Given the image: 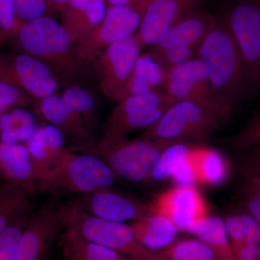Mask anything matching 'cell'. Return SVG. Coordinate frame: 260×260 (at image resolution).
Returning <instances> with one entry per match:
<instances>
[{"instance_id": "6da1fadb", "label": "cell", "mask_w": 260, "mask_h": 260, "mask_svg": "<svg viewBox=\"0 0 260 260\" xmlns=\"http://www.w3.org/2000/svg\"><path fill=\"white\" fill-rule=\"evenodd\" d=\"M220 103L233 113L249 92L242 56L223 19H214L197 50Z\"/></svg>"}, {"instance_id": "7a4b0ae2", "label": "cell", "mask_w": 260, "mask_h": 260, "mask_svg": "<svg viewBox=\"0 0 260 260\" xmlns=\"http://www.w3.org/2000/svg\"><path fill=\"white\" fill-rule=\"evenodd\" d=\"M22 52L47 65L60 83L78 84L84 77L75 44L61 23L49 16L25 22L15 37Z\"/></svg>"}, {"instance_id": "3957f363", "label": "cell", "mask_w": 260, "mask_h": 260, "mask_svg": "<svg viewBox=\"0 0 260 260\" xmlns=\"http://www.w3.org/2000/svg\"><path fill=\"white\" fill-rule=\"evenodd\" d=\"M117 176L93 154L66 148L50 167L38 171L36 191L42 194L83 195L109 188Z\"/></svg>"}, {"instance_id": "277c9868", "label": "cell", "mask_w": 260, "mask_h": 260, "mask_svg": "<svg viewBox=\"0 0 260 260\" xmlns=\"http://www.w3.org/2000/svg\"><path fill=\"white\" fill-rule=\"evenodd\" d=\"M55 210L62 229L76 233L86 240L133 260H167L162 251H150L142 245L129 225L90 215L75 199L59 205Z\"/></svg>"}, {"instance_id": "5b68a950", "label": "cell", "mask_w": 260, "mask_h": 260, "mask_svg": "<svg viewBox=\"0 0 260 260\" xmlns=\"http://www.w3.org/2000/svg\"><path fill=\"white\" fill-rule=\"evenodd\" d=\"M227 121L218 113L195 103L178 101L140 137L198 144L218 132Z\"/></svg>"}, {"instance_id": "8992f818", "label": "cell", "mask_w": 260, "mask_h": 260, "mask_svg": "<svg viewBox=\"0 0 260 260\" xmlns=\"http://www.w3.org/2000/svg\"><path fill=\"white\" fill-rule=\"evenodd\" d=\"M176 142L139 138L107 143L98 140L85 151L107 162L117 177L133 182L150 179L160 154Z\"/></svg>"}, {"instance_id": "52a82bcc", "label": "cell", "mask_w": 260, "mask_h": 260, "mask_svg": "<svg viewBox=\"0 0 260 260\" xmlns=\"http://www.w3.org/2000/svg\"><path fill=\"white\" fill-rule=\"evenodd\" d=\"M176 102L164 90L128 95L118 102L104 126L101 141L112 143L155 124Z\"/></svg>"}, {"instance_id": "ba28073f", "label": "cell", "mask_w": 260, "mask_h": 260, "mask_svg": "<svg viewBox=\"0 0 260 260\" xmlns=\"http://www.w3.org/2000/svg\"><path fill=\"white\" fill-rule=\"evenodd\" d=\"M222 19L242 56L249 92L255 91L260 80L259 1L240 0Z\"/></svg>"}, {"instance_id": "9c48e42d", "label": "cell", "mask_w": 260, "mask_h": 260, "mask_svg": "<svg viewBox=\"0 0 260 260\" xmlns=\"http://www.w3.org/2000/svg\"><path fill=\"white\" fill-rule=\"evenodd\" d=\"M143 48L136 32L108 46L95 56L93 61L99 87L108 99L119 102L126 97L130 75Z\"/></svg>"}, {"instance_id": "30bf717a", "label": "cell", "mask_w": 260, "mask_h": 260, "mask_svg": "<svg viewBox=\"0 0 260 260\" xmlns=\"http://www.w3.org/2000/svg\"><path fill=\"white\" fill-rule=\"evenodd\" d=\"M162 89L173 99L189 101L229 119L232 112L217 97L203 61L198 58L167 70Z\"/></svg>"}, {"instance_id": "8fae6325", "label": "cell", "mask_w": 260, "mask_h": 260, "mask_svg": "<svg viewBox=\"0 0 260 260\" xmlns=\"http://www.w3.org/2000/svg\"><path fill=\"white\" fill-rule=\"evenodd\" d=\"M144 12L129 6H108L100 23L75 44V52L83 64L92 62L105 48L136 34Z\"/></svg>"}, {"instance_id": "7c38bea8", "label": "cell", "mask_w": 260, "mask_h": 260, "mask_svg": "<svg viewBox=\"0 0 260 260\" xmlns=\"http://www.w3.org/2000/svg\"><path fill=\"white\" fill-rule=\"evenodd\" d=\"M0 80L39 101L55 94L61 83L47 65L23 52H0Z\"/></svg>"}, {"instance_id": "4fadbf2b", "label": "cell", "mask_w": 260, "mask_h": 260, "mask_svg": "<svg viewBox=\"0 0 260 260\" xmlns=\"http://www.w3.org/2000/svg\"><path fill=\"white\" fill-rule=\"evenodd\" d=\"M205 0H151L137 34L143 47L154 46L174 24L201 10Z\"/></svg>"}, {"instance_id": "5bb4252c", "label": "cell", "mask_w": 260, "mask_h": 260, "mask_svg": "<svg viewBox=\"0 0 260 260\" xmlns=\"http://www.w3.org/2000/svg\"><path fill=\"white\" fill-rule=\"evenodd\" d=\"M75 200L90 215L117 223L136 221L151 213L150 207L109 188L81 195Z\"/></svg>"}, {"instance_id": "9a60e30c", "label": "cell", "mask_w": 260, "mask_h": 260, "mask_svg": "<svg viewBox=\"0 0 260 260\" xmlns=\"http://www.w3.org/2000/svg\"><path fill=\"white\" fill-rule=\"evenodd\" d=\"M150 211L166 217L181 232L208 215L205 200L194 186H177L164 191L155 199Z\"/></svg>"}, {"instance_id": "2e32d148", "label": "cell", "mask_w": 260, "mask_h": 260, "mask_svg": "<svg viewBox=\"0 0 260 260\" xmlns=\"http://www.w3.org/2000/svg\"><path fill=\"white\" fill-rule=\"evenodd\" d=\"M61 229L55 210L44 208L31 214L11 260H40Z\"/></svg>"}, {"instance_id": "e0dca14e", "label": "cell", "mask_w": 260, "mask_h": 260, "mask_svg": "<svg viewBox=\"0 0 260 260\" xmlns=\"http://www.w3.org/2000/svg\"><path fill=\"white\" fill-rule=\"evenodd\" d=\"M38 114L55 126L74 144L76 150L87 151L96 143L94 134L66 105L61 95L54 94L39 101Z\"/></svg>"}, {"instance_id": "ac0fdd59", "label": "cell", "mask_w": 260, "mask_h": 260, "mask_svg": "<svg viewBox=\"0 0 260 260\" xmlns=\"http://www.w3.org/2000/svg\"><path fill=\"white\" fill-rule=\"evenodd\" d=\"M36 177L37 168L25 145L0 142V179L30 195L37 192Z\"/></svg>"}, {"instance_id": "d6986e66", "label": "cell", "mask_w": 260, "mask_h": 260, "mask_svg": "<svg viewBox=\"0 0 260 260\" xmlns=\"http://www.w3.org/2000/svg\"><path fill=\"white\" fill-rule=\"evenodd\" d=\"M214 19L215 17L202 10L187 15L169 29L153 49L162 50L175 47L198 48L209 31Z\"/></svg>"}, {"instance_id": "ffe728a7", "label": "cell", "mask_w": 260, "mask_h": 260, "mask_svg": "<svg viewBox=\"0 0 260 260\" xmlns=\"http://www.w3.org/2000/svg\"><path fill=\"white\" fill-rule=\"evenodd\" d=\"M108 8L106 0H70L61 15V25L74 44L96 26Z\"/></svg>"}, {"instance_id": "44dd1931", "label": "cell", "mask_w": 260, "mask_h": 260, "mask_svg": "<svg viewBox=\"0 0 260 260\" xmlns=\"http://www.w3.org/2000/svg\"><path fill=\"white\" fill-rule=\"evenodd\" d=\"M135 238L146 249L158 251L177 240V228L171 220L156 213H150L129 225Z\"/></svg>"}, {"instance_id": "7402d4cb", "label": "cell", "mask_w": 260, "mask_h": 260, "mask_svg": "<svg viewBox=\"0 0 260 260\" xmlns=\"http://www.w3.org/2000/svg\"><path fill=\"white\" fill-rule=\"evenodd\" d=\"M24 145L28 149L37 172L50 167L66 149L64 135L55 126L49 124L38 126Z\"/></svg>"}, {"instance_id": "603a6c76", "label": "cell", "mask_w": 260, "mask_h": 260, "mask_svg": "<svg viewBox=\"0 0 260 260\" xmlns=\"http://www.w3.org/2000/svg\"><path fill=\"white\" fill-rule=\"evenodd\" d=\"M167 70L150 51L140 53L128 81L126 97L161 90Z\"/></svg>"}, {"instance_id": "cb8c5ba5", "label": "cell", "mask_w": 260, "mask_h": 260, "mask_svg": "<svg viewBox=\"0 0 260 260\" xmlns=\"http://www.w3.org/2000/svg\"><path fill=\"white\" fill-rule=\"evenodd\" d=\"M59 246L62 260H133L86 240L72 231L65 230L58 236Z\"/></svg>"}, {"instance_id": "d4e9b609", "label": "cell", "mask_w": 260, "mask_h": 260, "mask_svg": "<svg viewBox=\"0 0 260 260\" xmlns=\"http://www.w3.org/2000/svg\"><path fill=\"white\" fill-rule=\"evenodd\" d=\"M186 232L210 246L220 260H234L225 220L220 217L205 215L190 224Z\"/></svg>"}, {"instance_id": "484cf974", "label": "cell", "mask_w": 260, "mask_h": 260, "mask_svg": "<svg viewBox=\"0 0 260 260\" xmlns=\"http://www.w3.org/2000/svg\"><path fill=\"white\" fill-rule=\"evenodd\" d=\"M189 156L194 165L198 184L217 186L227 179L229 164L218 150L194 144Z\"/></svg>"}, {"instance_id": "4316f807", "label": "cell", "mask_w": 260, "mask_h": 260, "mask_svg": "<svg viewBox=\"0 0 260 260\" xmlns=\"http://www.w3.org/2000/svg\"><path fill=\"white\" fill-rule=\"evenodd\" d=\"M30 195L18 186L0 184V235L19 219L32 214Z\"/></svg>"}, {"instance_id": "83f0119b", "label": "cell", "mask_w": 260, "mask_h": 260, "mask_svg": "<svg viewBox=\"0 0 260 260\" xmlns=\"http://www.w3.org/2000/svg\"><path fill=\"white\" fill-rule=\"evenodd\" d=\"M38 128L35 116L21 108L0 115V136L8 144H25Z\"/></svg>"}, {"instance_id": "f1b7e54d", "label": "cell", "mask_w": 260, "mask_h": 260, "mask_svg": "<svg viewBox=\"0 0 260 260\" xmlns=\"http://www.w3.org/2000/svg\"><path fill=\"white\" fill-rule=\"evenodd\" d=\"M61 95L70 110L95 134L94 132L98 122L96 103L91 92L78 84H75L68 85Z\"/></svg>"}, {"instance_id": "f546056e", "label": "cell", "mask_w": 260, "mask_h": 260, "mask_svg": "<svg viewBox=\"0 0 260 260\" xmlns=\"http://www.w3.org/2000/svg\"><path fill=\"white\" fill-rule=\"evenodd\" d=\"M224 220L228 235L232 239L233 245H237L242 243L259 244V222L251 214L234 213Z\"/></svg>"}, {"instance_id": "4dcf8cb0", "label": "cell", "mask_w": 260, "mask_h": 260, "mask_svg": "<svg viewBox=\"0 0 260 260\" xmlns=\"http://www.w3.org/2000/svg\"><path fill=\"white\" fill-rule=\"evenodd\" d=\"M193 145L194 143L176 142L168 146L157 160L150 174V179L164 181L172 178L177 167L185 160Z\"/></svg>"}, {"instance_id": "1f68e13d", "label": "cell", "mask_w": 260, "mask_h": 260, "mask_svg": "<svg viewBox=\"0 0 260 260\" xmlns=\"http://www.w3.org/2000/svg\"><path fill=\"white\" fill-rule=\"evenodd\" d=\"M162 252L167 260H215L217 256L210 246L193 239L178 242Z\"/></svg>"}, {"instance_id": "d6a6232c", "label": "cell", "mask_w": 260, "mask_h": 260, "mask_svg": "<svg viewBox=\"0 0 260 260\" xmlns=\"http://www.w3.org/2000/svg\"><path fill=\"white\" fill-rule=\"evenodd\" d=\"M24 23L15 13L11 0H0V44L15 39Z\"/></svg>"}, {"instance_id": "836d02e7", "label": "cell", "mask_w": 260, "mask_h": 260, "mask_svg": "<svg viewBox=\"0 0 260 260\" xmlns=\"http://www.w3.org/2000/svg\"><path fill=\"white\" fill-rule=\"evenodd\" d=\"M30 215L19 219L0 235V260H11Z\"/></svg>"}, {"instance_id": "e575fe53", "label": "cell", "mask_w": 260, "mask_h": 260, "mask_svg": "<svg viewBox=\"0 0 260 260\" xmlns=\"http://www.w3.org/2000/svg\"><path fill=\"white\" fill-rule=\"evenodd\" d=\"M198 48L191 47H175L162 50L153 49L150 52L168 70L179 66L186 61L196 58Z\"/></svg>"}, {"instance_id": "d590c367", "label": "cell", "mask_w": 260, "mask_h": 260, "mask_svg": "<svg viewBox=\"0 0 260 260\" xmlns=\"http://www.w3.org/2000/svg\"><path fill=\"white\" fill-rule=\"evenodd\" d=\"M29 98L14 85L0 80V115L13 107H25Z\"/></svg>"}, {"instance_id": "8d00e7d4", "label": "cell", "mask_w": 260, "mask_h": 260, "mask_svg": "<svg viewBox=\"0 0 260 260\" xmlns=\"http://www.w3.org/2000/svg\"><path fill=\"white\" fill-rule=\"evenodd\" d=\"M17 15L23 22L44 16L47 12L45 0H11Z\"/></svg>"}, {"instance_id": "74e56055", "label": "cell", "mask_w": 260, "mask_h": 260, "mask_svg": "<svg viewBox=\"0 0 260 260\" xmlns=\"http://www.w3.org/2000/svg\"><path fill=\"white\" fill-rule=\"evenodd\" d=\"M192 147V146H191ZM177 186H194L198 184L194 164L189 156V152L184 161L176 169L172 177Z\"/></svg>"}, {"instance_id": "f35d334b", "label": "cell", "mask_w": 260, "mask_h": 260, "mask_svg": "<svg viewBox=\"0 0 260 260\" xmlns=\"http://www.w3.org/2000/svg\"><path fill=\"white\" fill-rule=\"evenodd\" d=\"M245 202L248 213L251 214L257 221H260L259 180L252 177L246 183Z\"/></svg>"}, {"instance_id": "ab89813d", "label": "cell", "mask_w": 260, "mask_h": 260, "mask_svg": "<svg viewBox=\"0 0 260 260\" xmlns=\"http://www.w3.org/2000/svg\"><path fill=\"white\" fill-rule=\"evenodd\" d=\"M234 260H259V244L242 243L233 245Z\"/></svg>"}, {"instance_id": "60d3db41", "label": "cell", "mask_w": 260, "mask_h": 260, "mask_svg": "<svg viewBox=\"0 0 260 260\" xmlns=\"http://www.w3.org/2000/svg\"><path fill=\"white\" fill-rule=\"evenodd\" d=\"M259 140V120L254 119L242 134L236 138V144L239 147L251 146Z\"/></svg>"}, {"instance_id": "b9f144b4", "label": "cell", "mask_w": 260, "mask_h": 260, "mask_svg": "<svg viewBox=\"0 0 260 260\" xmlns=\"http://www.w3.org/2000/svg\"><path fill=\"white\" fill-rule=\"evenodd\" d=\"M109 5L113 6H129L138 8L144 12L151 0H106Z\"/></svg>"}, {"instance_id": "7bdbcfd3", "label": "cell", "mask_w": 260, "mask_h": 260, "mask_svg": "<svg viewBox=\"0 0 260 260\" xmlns=\"http://www.w3.org/2000/svg\"><path fill=\"white\" fill-rule=\"evenodd\" d=\"M47 11L52 14H61L70 0H45Z\"/></svg>"}, {"instance_id": "ee69618b", "label": "cell", "mask_w": 260, "mask_h": 260, "mask_svg": "<svg viewBox=\"0 0 260 260\" xmlns=\"http://www.w3.org/2000/svg\"><path fill=\"white\" fill-rule=\"evenodd\" d=\"M48 254H45L40 260H49V256H48L49 255Z\"/></svg>"}]
</instances>
